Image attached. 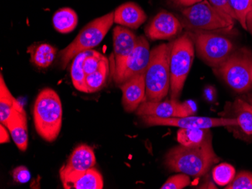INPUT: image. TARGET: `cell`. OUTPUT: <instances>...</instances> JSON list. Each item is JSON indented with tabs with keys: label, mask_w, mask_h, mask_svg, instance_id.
I'll list each match as a JSON object with an SVG mask.
<instances>
[{
	"label": "cell",
	"mask_w": 252,
	"mask_h": 189,
	"mask_svg": "<svg viewBox=\"0 0 252 189\" xmlns=\"http://www.w3.org/2000/svg\"><path fill=\"white\" fill-rule=\"evenodd\" d=\"M31 173L25 166H19L12 172L14 180L18 183H27L31 180Z\"/></svg>",
	"instance_id": "cell-32"
},
{
	"label": "cell",
	"mask_w": 252,
	"mask_h": 189,
	"mask_svg": "<svg viewBox=\"0 0 252 189\" xmlns=\"http://www.w3.org/2000/svg\"><path fill=\"white\" fill-rule=\"evenodd\" d=\"M195 55V45L190 36L184 35L171 43L170 54L171 99L178 100L188 74L192 67Z\"/></svg>",
	"instance_id": "cell-5"
},
{
	"label": "cell",
	"mask_w": 252,
	"mask_h": 189,
	"mask_svg": "<svg viewBox=\"0 0 252 189\" xmlns=\"http://www.w3.org/2000/svg\"><path fill=\"white\" fill-rule=\"evenodd\" d=\"M96 159L93 148L87 145H80L76 147L70 155V158L61 168L60 176L76 171H84L94 168Z\"/></svg>",
	"instance_id": "cell-16"
},
{
	"label": "cell",
	"mask_w": 252,
	"mask_h": 189,
	"mask_svg": "<svg viewBox=\"0 0 252 189\" xmlns=\"http://www.w3.org/2000/svg\"><path fill=\"white\" fill-rule=\"evenodd\" d=\"M143 121L148 126H168L178 128H236V118H211L189 115L180 118H159L156 116H143Z\"/></svg>",
	"instance_id": "cell-9"
},
{
	"label": "cell",
	"mask_w": 252,
	"mask_h": 189,
	"mask_svg": "<svg viewBox=\"0 0 252 189\" xmlns=\"http://www.w3.org/2000/svg\"><path fill=\"white\" fill-rule=\"evenodd\" d=\"M151 52L147 39L143 36L137 37L135 47L126 63L120 70L113 73L115 82L121 84L137 75L145 73L151 60Z\"/></svg>",
	"instance_id": "cell-10"
},
{
	"label": "cell",
	"mask_w": 252,
	"mask_h": 189,
	"mask_svg": "<svg viewBox=\"0 0 252 189\" xmlns=\"http://www.w3.org/2000/svg\"><path fill=\"white\" fill-rule=\"evenodd\" d=\"M33 122L38 135L47 142L56 140L62 127V101L53 89L45 88L38 94L34 103Z\"/></svg>",
	"instance_id": "cell-2"
},
{
	"label": "cell",
	"mask_w": 252,
	"mask_h": 189,
	"mask_svg": "<svg viewBox=\"0 0 252 189\" xmlns=\"http://www.w3.org/2000/svg\"><path fill=\"white\" fill-rule=\"evenodd\" d=\"M31 61L40 68H47L56 57L57 49L47 43H36L28 49Z\"/></svg>",
	"instance_id": "cell-19"
},
{
	"label": "cell",
	"mask_w": 252,
	"mask_h": 189,
	"mask_svg": "<svg viewBox=\"0 0 252 189\" xmlns=\"http://www.w3.org/2000/svg\"><path fill=\"white\" fill-rule=\"evenodd\" d=\"M181 27L182 24L175 15L162 11L147 26L146 34L152 40H165L177 36L181 32Z\"/></svg>",
	"instance_id": "cell-12"
},
{
	"label": "cell",
	"mask_w": 252,
	"mask_h": 189,
	"mask_svg": "<svg viewBox=\"0 0 252 189\" xmlns=\"http://www.w3.org/2000/svg\"><path fill=\"white\" fill-rule=\"evenodd\" d=\"M236 176V170L233 165L222 163L217 165L212 171L214 182L220 186L230 184Z\"/></svg>",
	"instance_id": "cell-26"
},
{
	"label": "cell",
	"mask_w": 252,
	"mask_h": 189,
	"mask_svg": "<svg viewBox=\"0 0 252 189\" xmlns=\"http://www.w3.org/2000/svg\"><path fill=\"white\" fill-rule=\"evenodd\" d=\"M193 39L199 57L212 68H218L233 54L230 39L215 32H194Z\"/></svg>",
	"instance_id": "cell-7"
},
{
	"label": "cell",
	"mask_w": 252,
	"mask_h": 189,
	"mask_svg": "<svg viewBox=\"0 0 252 189\" xmlns=\"http://www.w3.org/2000/svg\"><path fill=\"white\" fill-rule=\"evenodd\" d=\"M105 58L104 55L100 54L98 52L93 50L91 51L90 54L86 57L83 63L86 76L97 71L101 65L102 62L104 61Z\"/></svg>",
	"instance_id": "cell-30"
},
{
	"label": "cell",
	"mask_w": 252,
	"mask_h": 189,
	"mask_svg": "<svg viewBox=\"0 0 252 189\" xmlns=\"http://www.w3.org/2000/svg\"><path fill=\"white\" fill-rule=\"evenodd\" d=\"M252 56L238 52L232 54L215 72L236 92L244 93L252 86Z\"/></svg>",
	"instance_id": "cell-8"
},
{
	"label": "cell",
	"mask_w": 252,
	"mask_h": 189,
	"mask_svg": "<svg viewBox=\"0 0 252 189\" xmlns=\"http://www.w3.org/2000/svg\"><path fill=\"white\" fill-rule=\"evenodd\" d=\"M230 3L236 15V20L242 27L247 30L246 17L252 11V0H230Z\"/></svg>",
	"instance_id": "cell-27"
},
{
	"label": "cell",
	"mask_w": 252,
	"mask_h": 189,
	"mask_svg": "<svg viewBox=\"0 0 252 189\" xmlns=\"http://www.w3.org/2000/svg\"><path fill=\"white\" fill-rule=\"evenodd\" d=\"M20 103L10 92L2 74L0 80V122L6 126L10 117Z\"/></svg>",
	"instance_id": "cell-20"
},
{
	"label": "cell",
	"mask_w": 252,
	"mask_h": 189,
	"mask_svg": "<svg viewBox=\"0 0 252 189\" xmlns=\"http://www.w3.org/2000/svg\"><path fill=\"white\" fill-rule=\"evenodd\" d=\"M210 135V129L179 128L177 134V139L180 145L191 147L202 143Z\"/></svg>",
	"instance_id": "cell-24"
},
{
	"label": "cell",
	"mask_w": 252,
	"mask_h": 189,
	"mask_svg": "<svg viewBox=\"0 0 252 189\" xmlns=\"http://www.w3.org/2000/svg\"><path fill=\"white\" fill-rule=\"evenodd\" d=\"M0 134H1V136H0V142L1 143H6V142H9L10 136L8 131H7L6 127L2 124L0 125Z\"/></svg>",
	"instance_id": "cell-34"
},
{
	"label": "cell",
	"mask_w": 252,
	"mask_h": 189,
	"mask_svg": "<svg viewBox=\"0 0 252 189\" xmlns=\"http://www.w3.org/2000/svg\"><path fill=\"white\" fill-rule=\"evenodd\" d=\"M114 22V12H110L88 24L79 32L76 39L61 51L60 58L62 68H65L72 59L81 52L91 50L104 39Z\"/></svg>",
	"instance_id": "cell-6"
},
{
	"label": "cell",
	"mask_w": 252,
	"mask_h": 189,
	"mask_svg": "<svg viewBox=\"0 0 252 189\" xmlns=\"http://www.w3.org/2000/svg\"><path fill=\"white\" fill-rule=\"evenodd\" d=\"M55 29L62 33L72 32L78 24V17L76 12L70 8H63L57 11L52 18Z\"/></svg>",
	"instance_id": "cell-22"
},
{
	"label": "cell",
	"mask_w": 252,
	"mask_h": 189,
	"mask_svg": "<svg viewBox=\"0 0 252 189\" xmlns=\"http://www.w3.org/2000/svg\"><path fill=\"white\" fill-rule=\"evenodd\" d=\"M5 127L17 147L25 152L28 146V119L25 108L21 104L14 110Z\"/></svg>",
	"instance_id": "cell-17"
},
{
	"label": "cell",
	"mask_w": 252,
	"mask_h": 189,
	"mask_svg": "<svg viewBox=\"0 0 252 189\" xmlns=\"http://www.w3.org/2000/svg\"><path fill=\"white\" fill-rule=\"evenodd\" d=\"M215 89L212 87H208L205 89V97L209 102H214L216 98V92Z\"/></svg>",
	"instance_id": "cell-33"
},
{
	"label": "cell",
	"mask_w": 252,
	"mask_h": 189,
	"mask_svg": "<svg viewBox=\"0 0 252 189\" xmlns=\"http://www.w3.org/2000/svg\"><path fill=\"white\" fill-rule=\"evenodd\" d=\"M183 26L194 32L230 31L235 20L219 11L208 0L194 4L183 10Z\"/></svg>",
	"instance_id": "cell-4"
},
{
	"label": "cell",
	"mask_w": 252,
	"mask_h": 189,
	"mask_svg": "<svg viewBox=\"0 0 252 189\" xmlns=\"http://www.w3.org/2000/svg\"><path fill=\"white\" fill-rule=\"evenodd\" d=\"M220 160L214 150L210 135L198 146L188 147L180 145L170 149L165 155V164L171 171L200 177Z\"/></svg>",
	"instance_id": "cell-1"
},
{
	"label": "cell",
	"mask_w": 252,
	"mask_h": 189,
	"mask_svg": "<svg viewBox=\"0 0 252 189\" xmlns=\"http://www.w3.org/2000/svg\"><path fill=\"white\" fill-rule=\"evenodd\" d=\"M147 20L142 8L134 2H127L119 6L114 12V23L123 27L137 29Z\"/></svg>",
	"instance_id": "cell-18"
},
{
	"label": "cell",
	"mask_w": 252,
	"mask_h": 189,
	"mask_svg": "<svg viewBox=\"0 0 252 189\" xmlns=\"http://www.w3.org/2000/svg\"><path fill=\"white\" fill-rule=\"evenodd\" d=\"M171 48V44H162L151 50V60L145 73L144 102H159L169 92Z\"/></svg>",
	"instance_id": "cell-3"
},
{
	"label": "cell",
	"mask_w": 252,
	"mask_h": 189,
	"mask_svg": "<svg viewBox=\"0 0 252 189\" xmlns=\"http://www.w3.org/2000/svg\"><path fill=\"white\" fill-rule=\"evenodd\" d=\"M190 178L189 175L179 173L175 176H171L165 183L161 186V189H183L190 184Z\"/></svg>",
	"instance_id": "cell-29"
},
{
	"label": "cell",
	"mask_w": 252,
	"mask_h": 189,
	"mask_svg": "<svg viewBox=\"0 0 252 189\" xmlns=\"http://www.w3.org/2000/svg\"></svg>",
	"instance_id": "cell-38"
},
{
	"label": "cell",
	"mask_w": 252,
	"mask_h": 189,
	"mask_svg": "<svg viewBox=\"0 0 252 189\" xmlns=\"http://www.w3.org/2000/svg\"><path fill=\"white\" fill-rule=\"evenodd\" d=\"M246 27L249 33L252 36V11L246 17Z\"/></svg>",
	"instance_id": "cell-36"
},
{
	"label": "cell",
	"mask_w": 252,
	"mask_h": 189,
	"mask_svg": "<svg viewBox=\"0 0 252 189\" xmlns=\"http://www.w3.org/2000/svg\"><path fill=\"white\" fill-rule=\"evenodd\" d=\"M91 51H86L76 55L73 58L70 68V76L72 81L75 88L81 92L88 93L87 86H86V74L85 73L83 63L86 57L90 54Z\"/></svg>",
	"instance_id": "cell-23"
},
{
	"label": "cell",
	"mask_w": 252,
	"mask_h": 189,
	"mask_svg": "<svg viewBox=\"0 0 252 189\" xmlns=\"http://www.w3.org/2000/svg\"><path fill=\"white\" fill-rule=\"evenodd\" d=\"M234 118H236L238 126L245 135L252 136V107L249 103L242 99H237L233 104Z\"/></svg>",
	"instance_id": "cell-21"
},
{
	"label": "cell",
	"mask_w": 252,
	"mask_h": 189,
	"mask_svg": "<svg viewBox=\"0 0 252 189\" xmlns=\"http://www.w3.org/2000/svg\"><path fill=\"white\" fill-rule=\"evenodd\" d=\"M109 73V63L107 58L104 59L97 71L86 76V82L88 93L98 91L103 87L107 80Z\"/></svg>",
	"instance_id": "cell-25"
},
{
	"label": "cell",
	"mask_w": 252,
	"mask_h": 189,
	"mask_svg": "<svg viewBox=\"0 0 252 189\" xmlns=\"http://www.w3.org/2000/svg\"><path fill=\"white\" fill-rule=\"evenodd\" d=\"M250 104L251 105H252V98L251 99V102H250Z\"/></svg>",
	"instance_id": "cell-37"
},
{
	"label": "cell",
	"mask_w": 252,
	"mask_h": 189,
	"mask_svg": "<svg viewBox=\"0 0 252 189\" xmlns=\"http://www.w3.org/2000/svg\"><path fill=\"white\" fill-rule=\"evenodd\" d=\"M60 178L66 189H102L104 187L101 174L94 168L72 172Z\"/></svg>",
	"instance_id": "cell-15"
},
{
	"label": "cell",
	"mask_w": 252,
	"mask_h": 189,
	"mask_svg": "<svg viewBox=\"0 0 252 189\" xmlns=\"http://www.w3.org/2000/svg\"><path fill=\"white\" fill-rule=\"evenodd\" d=\"M225 189H252V173L249 171L239 172Z\"/></svg>",
	"instance_id": "cell-28"
},
{
	"label": "cell",
	"mask_w": 252,
	"mask_h": 189,
	"mask_svg": "<svg viewBox=\"0 0 252 189\" xmlns=\"http://www.w3.org/2000/svg\"><path fill=\"white\" fill-rule=\"evenodd\" d=\"M203 0H173V2L182 6L189 7L194 4L202 2Z\"/></svg>",
	"instance_id": "cell-35"
},
{
	"label": "cell",
	"mask_w": 252,
	"mask_h": 189,
	"mask_svg": "<svg viewBox=\"0 0 252 189\" xmlns=\"http://www.w3.org/2000/svg\"><path fill=\"white\" fill-rule=\"evenodd\" d=\"M196 107L192 101L179 102L178 100H167L159 102L146 101L142 103L136 113L139 116H156L159 118H180L194 115Z\"/></svg>",
	"instance_id": "cell-11"
},
{
	"label": "cell",
	"mask_w": 252,
	"mask_h": 189,
	"mask_svg": "<svg viewBox=\"0 0 252 189\" xmlns=\"http://www.w3.org/2000/svg\"><path fill=\"white\" fill-rule=\"evenodd\" d=\"M123 91V105L126 112H132L144 102L146 96L145 73L137 75L120 84Z\"/></svg>",
	"instance_id": "cell-14"
},
{
	"label": "cell",
	"mask_w": 252,
	"mask_h": 189,
	"mask_svg": "<svg viewBox=\"0 0 252 189\" xmlns=\"http://www.w3.org/2000/svg\"><path fill=\"white\" fill-rule=\"evenodd\" d=\"M208 1L220 12L226 14L228 16L231 17L233 19L236 20V15L230 5V0H208Z\"/></svg>",
	"instance_id": "cell-31"
},
{
	"label": "cell",
	"mask_w": 252,
	"mask_h": 189,
	"mask_svg": "<svg viewBox=\"0 0 252 189\" xmlns=\"http://www.w3.org/2000/svg\"><path fill=\"white\" fill-rule=\"evenodd\" d=\"M137 36L129 29L117 26L113 30V73L120 70L134 50L137 43Z\"/></svg>",
	"instance_id": "cell-13"
}]
</instances>
